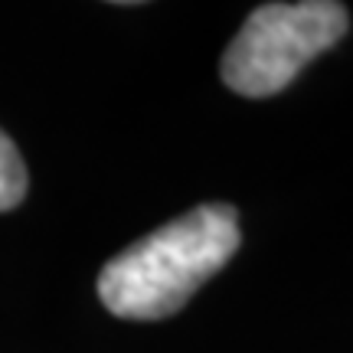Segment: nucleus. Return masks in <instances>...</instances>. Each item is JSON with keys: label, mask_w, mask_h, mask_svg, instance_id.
I'll return each instance as SVG.
<instances>
[{"label": "nucleus", "mask_w": 353, "mask_h": 353, "mask_svg": "<svg viewBox=\"0 0 353 353\" xmlns=\"http://www.w3.org/2000/svg\"><path fill=\"white\" fill-rule=\"evenodd\" d=\"M347 7L337 0L265 3L255 7L229 43L219 76L236 95L268 99L304 65L347 33Z\"/></svg>", "instance_id": "2"}, {"label": "nucleus", "mask_w": 353, "mask_h": 353, "mask_svg": "<svg viewBox=\"0 0 353 353\" xmlns=\"http://www.w3.org/2000/svg\"><path fill=\"white\" fill-rule=\"evenodd\" d=\"M242 242L229 203H203L128 245L99 275V298L114 317L161 321L176 314Z\"/></svg>", "instance_id": "1"}, {"label": "nucleus", "mask_w": 353, "mask_h": 353, "mask_svg": "<svg viewBox=\"0 0 353 353\" xmlns=\"http://www.w3.org/2000/svg\"><path fill=\"white\" fill-rule=\"evenodd\" d=\"M26 196V164L17 144L0 131V213L20 206Z\"/></svg>", "instance_id": "3"}]
</instances>
